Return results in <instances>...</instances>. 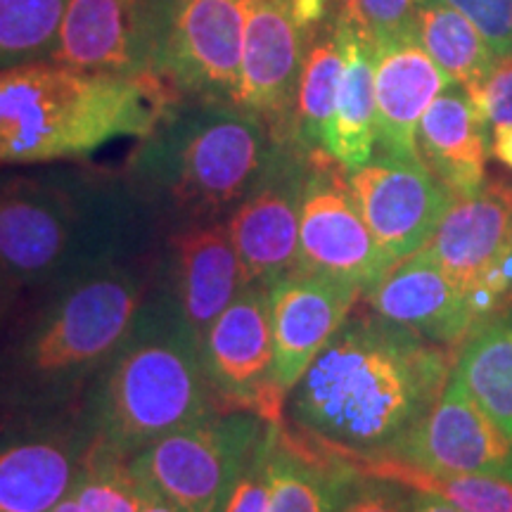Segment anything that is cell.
Returning <instances> with one entry per match:
<instances>
[{
  "label": "cell",
  "mask_w": 512,
  "mask_h": 512,
  "mask_svg": "<svg viewBox=\"0 0 512 512\" xmlns=\"http://www.w3.org/2000/svg\"><path fill=\"white\" fill-rule=\"evenodd\" d=\"M451 349L366 304L354 309L285 401L294 432L344 460L387 456L432 411Z\"/></svg>",
  "instance_id": "obj_1"
},
{
  "label": "cell",
  "mask_w": 512,
  "mask_h": 512,
  "mask_svg": "<svg viewBox=\"0 0 512 512\" xmlns=\"http://www.w3.org/2000/svg\"><path fill=\"white\" fill-rule=\"evenodd\" d=\"M48 290L0 344V430L48 425L69 411L124 344L147 280L117 261Z\"/></svg>",
  "instance_id": "obj_2"
},
{
  "label": "cell",
  "mask_w": 512,
  "mask_h": 512,
  "mask_svg": "<svg viewBox=\"0 0 512 512\" xmlns=\"http://www.w3.org/2000/svg\"><path fill=\"white\" fill-rule=\"evenodd\" d=\"M0 169V268L17 287H55L126 261L147 204L128 181L62 169Z\"/></svg>",
  "instance_id": "obj_3"
},
{
  "label": "cell",
  "mask_w": 512,
  "mask_h": 512,
  "mask_svg": "<svg viewBox=\"0 0 512 512\" xmlns=\"http://www.w3.org/2000/svg\"><path fill=\"white\" fill-rule=\"evenodd\" d=\"M181 100L162 76L95 74L43 60L0 69V169L93 155L145 138Z\"/></svg>",
  "instance_id": "obj_4"
},
{
  "label": "cell",
  "mask_w": 512,
  "mask_h": 512,
  "mask_svg": "<svg viewBox=\"0 0 512 512\" xmlns=\"http://www.w3.org/2000/svg\"><path fill=\"white\" fill-rule=\"evenodd\" d=\"M275 140L264 121L228 100L181 98L140 138L126 181L183 226L226 223L261 176Z\"/></svg>",
  "instance_id": "obj_5"
},
{
  "label": "cell",
  "mask_w": 512,
  "mask_h": 512,
  "mask_svg": "<svg viewBox=\"0 0 512 512\" xmlns=\"http://www.w3.org/2000/svg\"><path fill=\"white\" fill-rule=\"evenodd\" d=\"M216 411L200 342L174 292L145 299L124 344L95 380L86 418L93 444L131 460Z\"/></svg>",
  "instance_id": "obj_6"
},
{
  "label": "cell",
  "mask_w": 512,
  "mask_h": 512,
  "mask_svg": "<svg viewBox=\"0 0 512 512\" xmlns=\"http://www.w3.org/2000/svg\"><path fill=\"white\" fill-rule=\"evenodd\" d=\"M266 430L252 411H216L143 448L128 467L181 512H221Z\"/></svg>",
  "instance_id": "obj_7"
},
{
  "label": "cell",
  "mask_w": 512,
  "mask_h": 512,
  "mask_svg": "<svg viewBox=\"0 0 512 512\" xmlns=\"http://www.w3.org/2000/svg\"><path fill=\"white\" fill-rule=\"evenodd\" d=\"M181 0H69L50 62L95 74L159 76Z\"/></svg>",
  "instance_id": "obj_8"
},
{
  "label": "cell",
  "mask_w": 512,
  "mask_h": 512,
  "mask_svg": "<svg viewBox=\"0 0 512 512\" xmlns=\"http://www.w3.org/2000/svg\"><path fill=\"white\" fill-rule=\"evenodd\" d=\"M202 366L221 411H252L280 422L285 401L273 384L271 292L249 283L211 323L202 344Z\"/></svg>",
  "instance_id": "obj_9"
},
{
  "label": "cell",
  "mask_w": 512,
  "mask_h": 512,
  "mask_svg": "<svg viewBox=\"0 0 512 512\" xmlns=\"http://www.w3.org/2000/svg\"><path fill=\"white\" fill-rule=\"evenodd\" d=\"M299 221V271L349 280L368 292L392 271L358 211L347 178L325 152H313Z\"/></svg>",
  "instance_id": "obj_10"
},
{
  "label": "cell",
  "mask_w": 512,
  "mask_h": 512,
  "mask_svg": "<svg viewBox=\"0 0 512 512\" xmlns=\"http://www.w3.org/2000/svg\"><path fill=\"white\" fill-rule=\"evenodd\" d=\"M306 176L302 150L294 143H275L261 176L226 221L249 283L271 287L299 271Z\"/></svg>",
  "instance_id": "obj_11"
},
{
  "label": "cell",
  "mask_w": 512,
  "mask_h": 512,
  "mask_svg": "<svg viewBox=\"0 0 512 512\" xmlns=\"http://www.w3.org/2000/svg\"><path fill=\"white\" fill-rule=\"evenodd\" d=\"M349 190L389 264L420 252L456 197L420 159L384 155L349 171Z\"/></svg>",
  "instance_id": "obj_12"
},
{
  "label": "cell",
  "mask_w": 512,
  "mask_h": 512,
  "mask_svg": "<svg viewBox=\"0 0 512 512\" xmlns=\"http://www.w3.org/2000/svg\"><path fill=\"white\" fill-rule=\"evenodd\" d=\"M252 0H181L159 76L181 98L235 100Z\"/></svg>",
  "instance_id": "obj_13"
},
{
  "label": "cell",
  "mask_w": 512,
  "mask_h": 512,
  "mask_svg": "<svg viewBox=\"0 0 512 512\" xmlns=\"http://www.w3.org/2000/svg\"><path fill=\"white\" fill-rule=\"evenodd\" d=\"M427 472L486 475L512 482V439L451 375L439 401L387 456ZM373 460V458H370Z\"/></svg>",
  "instance_id": "obj_14"
},
{
  "label": "cell",
  "mask_w": 512,
  "mask_h": 512,
  "mask_svg": "<svg viewBox=\"0 0 512 512\" xmlns=\"http://www.w3.org/2000/svg\"><path fill=\"white\" fill-rule=\"evenodd\" d=\"M306 31L292 0H252L235 105L264 121L275 143H292Z\"/></svg>",
  "instance_id": "obj_15"
},
{
  "label": "cell",
  "mask_w": 512,
  "mask_h": 512,
  "mask_svg": "<svg viewBox=\"0 0 512 512\" xmlns=\"http://www.w3.org/2000/svg\"><path fill=\"white\" fill-rule=\"evenodd\" d=\"M273 330V384L283 401L342 328L363 290L349 280L294 271L268 287Z\"/></svg>",
  "instance_id": "obj_16"
},
{
  "label": "cell",
  "mask_w": 512,
  "mask_h": 512,
  "mask_svg": "<svg viewBox=\"0 0 512 512\" xmlns=\"http://www.w3.org/2000/svg\"><path fill=\"white\" fill-rule=\"evenodd\" d=\"M363 302L380 316L406 325L441 347H463L482 328L475 299L432 259L425 249L415 252L363 292Z\"/></svg>",
  "instance_id": "obj_17"
},
{
  "label": "cell",
  "mask_w": 512,
  "mask_h": 512,
  "mask_svg": "<svg viewBox=\"0 0 512 512\" xmlns=\"http://www.w3.org/2000/svg\"><path fill=\"white\" fill-rule=\"evenodd\" d=\"M91 432L55 425L0 430V512H50L74 491Z\"/></svg>",
  "instance_id": "obj_18"
},
{
  "label": "cell",
  "mask_w": 512,
  "mask_h": 512,
  "mask_svg": "<svg viewBox=\"0 0 512 512\" xmlns=\"http://www.w3.org/2000/svg\"><path fill=\"white\" fill-rule=\"evenodd\" d=\"M512 242V183L494 178L467 197H456L425 252L465 292L475 294Z\"/></svg>",
  "instance_id": "obj_19"
},
{
  "label": "cell",
  "mask_w": 512,
  "mask_h": 512,
  "mask_svg": "<svg viewBox=\"0 0 512 512\" xmlns=\"http://www.w3.org/2000/svg\"><path fill=\"white\" fill-rule=\"evenodd\" d=\"M370 48L375 62L377 145L389 157L420 159L418 126L422 114L453 83L420 46L415 34Z\"/></svg>",
  "instance_id": "obj_20"
},
{
  "label": "cell",
  "mask_w": 512,
  "mask_h": 512,
  "mask_svg": "<svg viewBox=\"0 0 512 512\" xmlns=\"http://www.w3.org/2000/svg\"><path fill=\"white\" fill-rule=\"evenodd\" d=\"M174 297L202 344L211 323L249 285L226 223L183 226L171 238Z\"/></svg>",
  "instance_id": "obj_21"
},
{
  "label": "cell",
  "mask_w": 512,
  "mask_h": 512,
  "mask_svg": "<svg viewBox=\"0 0 512 512\" xmlns=\"http://www.w3.org/2000/svg\"><path fill=\"white\" fill-rule=\"evenodd\" d=\"M420 162L453 197H467L486 183V124L465 88L441 91L418 126Z\"/></svg>",
  "instance_id": "obj_22"
},
{
  "label": "cell",
  "mask_w": 512,
  "mask_h": 512,
  "mask_svg": "<svg viewBox=\"0 0 512 512\" xmlns=\"http://www.w3.org/2000/svg\"><path fill=\"white\" fill-rule=\"evenodd\" d=\"M335 34L344 50V74L323 152L349 174L373 159L377 145L375 62L370 43L344 17H339Z\"/></svg>",
  "instance_id": "obj_23"
},
{
  "label": "cell",
  "mask_w": 512,
  "mask_h": 512,
  "mask_svg": "<svg viewBox=\"0 0 512 512\" xmlns=\"http://www.w3.org/2000/svg\"><path fill=\"white\" fill-rule=\"evenodd\" d=\"M356 467L275 422L268 512H335Z\"/></svg>",
  "instance_id": "obj_24"
},
{
  "label": "cell",
  "mask_w": 512,
  "mask_h": 512,
  "mask_svg": "<svg viewBox=\"0 0 512 512\" xmlns=\"http://www.w3.org/2000/svg\"><path fill=\"white\" fill-rule=\"evenodd\" d=\"M453 375L512 439V320L494 318L465 339Z\"/></svg>",
  "instance_id": "obj_25"
},
{
  "label": "cell",
  "mask_w": 512,
  "mask_h": 512,
  "mask_svg": "<svg viewBox=\"0 0 512 512\" xmlns=\"http://www.w3.org/2000/svg\"><path fill=\"white\" fill-rule=\"evenodd\" d=\"M415 38L453 86L470 88L484 79L498 55L470 19L437 0L420 3Z\"/></svg>",
  "instance_id": "obj_26"
},
{
  "label": "cell",
  "mask_w": 512,
  "mask_h": 512,
  "mask_svg": "<svg viewBox=\"0 0 512 512\" xmlns=\"http://www.w3.org/2000/svg\"><path fill=\"white\" fill-rule=\"evenodd\" d=\"M344 74V50L335 31L306 50L294 102L292 143L306 155L323 152V140L335 112L339 81Z\"/></svg>",
  "instance_id": "obj_27"
},
{
  "label": "cell",
  "mask_w": 512,
  "mask_h": 512,
  "mask_svg": "<svg viewBox=\"0 0 512 512\" xmlns=\"http://www.w3.org/2000/svg\"><path fill=\"white\" fill-rule=\"evenodd\" d=\"M356 470L392 479L413 491H425L451 503L460 512H512V482L501 477L486 475H444V472H427L420 467L394 458L373 460H347Z\"/></svg>",
  "instance_id": "obj_28"
},
{
  "label": "cell",
  "mask_w": 512,
  "mask_h": 512,
  "mask_svg": "<svg viewBox=\"0 0 512 512\" xmlns=\"http://www.w3.org/2000/svg\"><path fill=\"white\" fill-rule=\"evenodd\" d=\"M69 0H0V69L50 60Z\"/></svg>",
  "instance_id": "obj_29"
},
{
  "label": "cell",
  "mask_w": 512,
  "mask_h": 512,
  "mask_svg": "<svg viewBox=\"0 0 512 512\" xmlns=\"http://www.w3.org/2000/svg\"><path fill=\"white\" fill-rule=\"evenodd\" d=\"M74 494L81 512H138V482L128 460L98 444L88 448Z\"/></svg>",
  "instance_id": "obj_30"
},
{
  "label": "cell",
  "mask_w": 512,
  "mask_h": 512,
  "mask_svg": "<svg viewBox=\"0 0 512 512\" xmlns=\"http://www.w3.org/2000/svg\"><path fill=\"white\" fill-rule=\"evenodd\" d=\"M422 0H344V19L370 46L415 34Z\"/></svg>",
  "instance_id": "obj_31"
},
{
  "label": "cell",
  "mask_w": 512,
  "mask_h": 512,
  "mask_svg": "<svg viewBox=\"0 0 512 512\" xmlns=\"http://www.w3.org/2000/svg\"><path fill=\"white\" fill-rule=\"evenodd\" d=\"M413 491L392 479L356 470L335 512H411Z\"/></svg>",
  "instance_id": "obj_32"
},
{
  "label": "cell",
  "mask_w": 512,
  "mask_h": 512,
  "mask_svg": "<svg viewBox=\"0 0 512 512\" xmlns=\"http://www.w3.org/2000/svg\"><path fill=\"white\" fill-rule=\"evenodd\" d=\"M273 427L275 422H268L264 439L254 448L252 458L247 460L245 470H242L238 482H235L221 512H268V498H271Z\"/></svg>",
  "instance_id": "obj_33"
},
{
  "label": "cell",
  "mask_w": 512,
  "mask_h": 512,
  "mask_svg": "<svg viewBox=\"0 0 512 512\" xmlns=\"http://www.w3.org/2000/svg\"><path fill=\"white\" fill-rule=\"evenodd\" d=\"M472 100L479 119L486 126H510L512 124V50L498 57L494 67L484 74L482 81L465 88Z\"/></svg>",
  "instance_id": "obj_34"
},
{
  "label": "cell",
  "mask_w": 512,
  "mask_h": 512,
  "mask_svg": "<svg viewBox=\"0 0 512 512\" xmlns=\"http://www.w3.org/2000/svg\"><path fill=\"white\" fill-rule=\"evenodd\" d=\"M437 3H444L470 19L498 57L512 50V0H437Z\"/></svg>",
  "instance_id": "obj_35"
},
{
  "label": "cell",
  "mask_w": 512,
  "mask_h": 512,
  "mask_svg": "<svg viewBox=\"0 0 512 512\" xmlns=\"http://www.w3.org/2000/svg\"><path fill=\"white\" fill-rule=\"evenodd\" d=\"M491 133H494L491 136V155L512 171V124L496 126Z\"/></svg>",
  "instance_id": "obj_36"
},
{
  "label": "cell",
  "mask_w": 512,
  "mask_h": 512,
  "mask_svg": "<svg viewBox=\"0 0 512 512\" xmlns=\"http://www.w3.org/2000/svg\"><path fill=\"white\" fill-rule=\"evenodd\" d=\"M138 482V479H136ZM138 512H181L176 505H171L166 498H162L150 486L138 482Z\"/></svg>",
  "instance_id": "obj_37"
},
{
  "label": "cell",
  "mask_w": 512,
  "mask_h": 512,
  "mask_svg": "<svg viewBox=\"0 0 512 512\" xmlns=\"http://www.w3.org/2000/svg\"><path fill=\"white\" fill-rule=\"evenodd\" d=\"M411 512H460V510L453 508L451 503H446L444 498H439L434 494H425V491H413Z\"/></svg>",
  "instance_id": "obj_38"
},
{
  "label": "cell",
  "mask_w": 512,
  "mask_h": 512,
  "mask_svg": "<svg viewBox=\"0 0 512 512\" xmlns=\"http://www.w3.org/2000/svg\"><path fill=\"white\" fill-rule=\"evenodd\" d=\"M15 283L5 275L3 268H0V328H3L5 323V316H8V309H10V302H12V290H15Z\"/></svg>",
  "instance_id": "obj_39"
},
{
  "label": "cell",
  "mask_w": 512,
  "mask_h": 512,
  "mask_svg": "<svg viewBox=\"0 0 512 512\" xmlns=\"http://www.w3.org/2000/svg\"><path fill=\"white\" fill-rule=\"evenodd\" d=\"M50 512H81V505H79V501H76L74 491L67 498H62V501L57 503Z\"/></svg>",
  "instance_id": "obj_40"
}]
</instances>
